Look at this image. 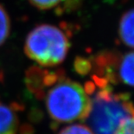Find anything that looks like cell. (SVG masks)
Returning <instances> with one entry per match:
<instances>
[{
  "label": "cell",
  "instance_id": "10",
  "mask_svg": "<svg viewBox=\"0 0 134 134\" xmlns=\"http://www.w3.org/2000/svg\"><path fill=\"white\" fill-rule=\"evenodd\" d=\"M115 134H134V115L125 119L117 130Z\"/></svg>",
  "mask_w": 134,
  "mask_h": 134
},
{
  "label": "cell",
  "instance_id": "7",
  "mask_svg": "<svg viewBox=\"0 0 134 134\" xmlns=\"http://www.w3.org/2000/svg\"><path fill=\"white\" fill-rule=\"evenodd\" d=\"M10 33V19L9 14L0 4V46L6 42Z\"/></svg>",
  "mask_w": 134,
  "mask_h": 134
},
{
  "label": "cell",
  "instance_id": "11",
  "mask_svg": "<svg viewBox=\"0 0 134 134\" xmlns=\"http://www.w3.org/2000/svg\"><path fill=\"white\" fill-rule=\"evenodd\" d=\"M92 68V64L87 59L80 58L75 61V69L81 75H84L89 72V70Z\"/></svg>",
  "mask_w": 134,
  "mask_h": 134
},
{
  "label": "cell",
  "instance_id": "3",
  "mask_svg": "<svg viewBox=\"0 0 134 134\" xmlns=\"http://www.w3.org/2000/svg\"><path fill=\"white\" fill-rule=\"evenodd\" d=\"M70 47L66 30L52 24H41L28 34L26 55L42 67H55L64 61Z\"/></svg>",
  "mask_w": 134,
  "mask_h": 134
},
{
  "label": "cell",
  "instance_id": "2",
  "mask_svg": "<svg viewBox=\"0 0 134 134\" xmlns=\"http://www.w3.org/2000/svg\"><path fill=\"white\" fill-rule=\"evenodd\" d=\"M86 120L93 134H115L125 119L134 115V104L127 93H114L109 84L96 87L92 81Z\"/></svg>",
  "mask_w": 134,
  "mask_h": 134
},
{
  "label": "cell",
  "instance_id": "1",
  "mask_svg": "<svg viewBox=\"0 0 134 134\" xmlns=\"http://www.w3.org/2000/svg\"><path fill=\"white\" fill-rule=\"evenodd\" d=\"M25 80L28 89L37 99H44L48 114L55 123L84 120L89 114V95L81 84L65 76L63 71L32 67Z\"/></svg>",
  "mask_w": 134,
  "mask_h": 134
},
{
  "label": "cell",
  "instance_id": "6",
  "mask_svg": "<svg viewBox=\"0 0 134 134\" xmlns=\"http://www.w3.org/2000/svg\"><path fill=\"white\" fill-rule=\"evenodd\" d=\"M119 34L122 42L134 48V9L126 11L120 19Z\"/></svg>",
  "mask_w": 134,
  "mask_h": 134
},
{
  "label": "cell",
  "instance_id": "8",
  "mask_svg": "<svg viewBox=\"0 0 134 134\" xmlns=\"http://www.w3.org/2000/svg\"><path fill=\"white\" fill-rule=\"evenodd\" d=\"M58 134H93L89 127L81 124H75L64 127Z\"/></svg>",
  "mask_w": 134,
  "mask_h": 134
},
{
  "label": "cell",
  "instance_id": "4",
  "mask_svg": "<svg viewBox=\"0 0 134 134\" xmlns=\"http://www.w3.org/2000/svg\"><path fill=\"white\" fill-rule=\"evenodd\" d=\"M96 75L110 84L123 83L134 87V51L125 55L103 52L93 59Z\"/></svg>",
  "mask_w": 134,
  "mask_h": 134
},
{
  "label": "cell",
  "instance_id": "9",
  "mask_svg": "<svg viewBox=\"0 0 134 134\" xmlns=\"http://www.w3.org/2000/svg\"><path fill=\"white\" fill-rule=\"evenodd\" d=\"M33 6L40 10H50L56 7L62 0H29Z\"/></svg>",
  "mask_w": 134,
  "mask_h": 134
},
{
  "label": "cell",
  "instance_id": "5",
  "mask_svg": "<svg viewBox=\"0 0 134 134\" xmlns=\"http://www.w3.org/2000/svg\"><path fill=\"white\" fill-rule=\"evenodd\" d=\"M19 105L0 100V134H18L19 131Z\"/></svg>",
  "mask_w": 134,
  "mask_h": 134
}]
</instances>
